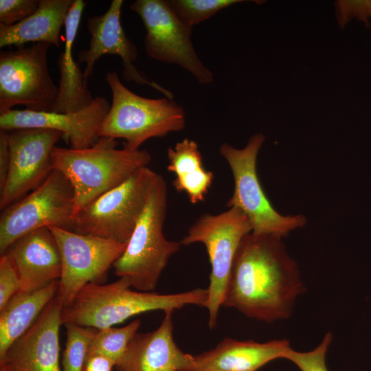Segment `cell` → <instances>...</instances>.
Returning a JSON list of instances; mask_svg holds the SVG:
<instances>
[{
	"mask_svg": "<svg viewBox=\"0 0 371 371\" xmlns=\"http://www.w3.org/2000/svg\"><path fill=\"white\" fill-rule=\"evenodd\" d=\"M302 291L297 265L282 237L251 232L235 255L222 306L272 322L289 317Z\"/></svg>",
	"mask_w": 371,
	"mask_h": 371,
	"instance_id": "6da1fadb",
	"label": "cell"
},
{
	"mask_svg": "<svg viewBox=\"0 0 371 371\" xmlns=\"http://www.w3.org/2000/svg\"><path fill=\"white\" fill-rule=\"evenodd\" d=\"M126 277L107 284H88L72 302L63 308L62 325L72 323L80 326L100 330L122 323L131 317L151 311L165 313L187 305L205 307L207 289L173 293L132 291Z\"/></svg>",
	"mask_w": 371,
	"mask_h": 371,
	"instance_id": "7a4b0ae2",
	"label": "cell"
},
{
	"mask_svg": "<svg viewBox=\"0 0 371 371\" xmlns=\"http://www.w3.org/2000/svg\"><path fill=\"white\" fill-rule=\"evenodd\" d=\"M116 140L101 137L87 148L55 146L53 149V168L65 175L74 188V216L85 205L150 162L152 157L146 150L117 149Z\"/></svg>",
	"mask_w": 371,
	"mask_h": 371,
	"instance_id": "3957f363",
	"label": "cell"
},
{
	"mask_svg": "<svg viewBox=\"0 0 371 371\" xmlns=\"http://www.w3.org/2000/svg\"><path fill=\"white\" fill-rule=\"evenodd\" d=\"M105 80L112 102L98 129L100 137L123 139L124 148L137 150L150 138L163 137L185 128V111L173 100L137 95L122 84L115 71L107 72Z\"/></svg>",
	"mask_w": 371,
	"mask_h": 371,
	"instance_id": "277c9868",
	"label": "cell"
},
{
	"mask_svg": "<svg viewBox=\"0 0 371 371\" xmlns=\"http://www.w3.org/2000/svg\"><path fill=\"white\" fill-rule=\"evenodd\" d=\"M166 208V184L157 174L126 249L113 265L115 275L128 278L137 291H154L170 258L180 249L179 242L164 235Z\"/></svg>",
	"mask_w": 371,
	"mask_h": 371,
	"instance_id": "5b68a950",
	"label": "cell"
},
{
	"mask_svg": "<svg viewBox=\"0 0 371 371\" xmlns=\"http://www.w3.org/2000/svg\"><path fill=\"white\" fill-rule=\"evenodd\" d=\"M265 137L252 135L241 149L223 143L219 152L232 172L234 189L227 205L240 210L249 219L252 233L284 237L290 232L303 227L306 218L302 214L284 216L277 212L267 199L259 181L256 160Z\"/></svg>",
	"mask_w": 371,
	"mask_h": 371,
	"instance_id": "8992f818",
	"label": "cell"
},
{
	"mask_svg": "<svg viewBox=\"0 0 371 371\" xmlns=\"http://www.w3.org/2000/svg\"><path fill=\"white\" fill-rule=\"evenodd\" d=\"M157 173L142 168L82 207L72 231L127 244L145 208Z\"/></svg>",
	"mask_w": 371,
	"mask_h": 371,
	"instance_id": "52a82bcc",
	"label": "cell"
},
{
	"mask_svg": "<svg viewBox=\"0 0 371 371\" xmlns=\"http://www.w3.org/2000/svg\"><path fill=\"white\" fill-rule=\"evenodd\" d=\"M251 232L245 214L238 208L232 207L218 214L202 215L179 241L183 245L201 243L206 248L211 272L205 307L209 312L208 325L211 329L217 323L238 248L242 239Z\"/></svg>",
	"mask_w": 371,
	"mask_h": 371,
	"instance_id": "ba28073f",
	"label": "cell"
},
{
	"mask_svg": "<svg viewBox=\"0 0 371 371\" xmlns=\"http://www.w3.org/2000/svg\"><path fill=\"white\" fill-rule=\"evenodd\" d=\"M74 191L69 180L54 169L23 199L4 209L0 216V254L23 235L43 227L72 231Z\"/></svg>",
	"mask_w": 371,
	"mask_h": 371,
	"instance_id": "9c48e42d",
	"label": "cell"
},
{
	"mask_svg": "<svg viewBox=\"0 0 371 371\" xmlns=\"http://www.w3.org/2000/svg\"><path fill=\"white\" fill-rule=\"evenodd\" d=\"M47 43L0 53V114L16 105L27 110L51 112L58 87L50 76Z\"/></svg>",
	"mask_w": 371,
	"mask_h": 371,
	"instance_id": "30bf717a",
	"label": "cell"
},
{
	"mask_svg": "<svg viewBox=\"0 0 371 371\" xmlns=\"http://www.w3.org/2000/svg\"><path fill=\"white\" fill-rule=\"evenodd\" d=\"M53 234L61 258V275L55 297L65 308L88 284H102L127 244L92 235L80 234L57 227Z\"/></svg>",
	"mask_w": 371,
	"mask_h": 371,
	"instance_id": "8fae6325",
	"label": "cell"
},
{
	"mask_svg": "<svg viewBox=\"0 0 371 371\" xmlns=\"http://www.w3.org/2000/svg\"><path fill=\"white\" fill-rule=\"evenodd\" d=\"M130 9L143 22L146 29L144 48L149 57L177 65L201 84L213 82L212 72L200 60L192 45V28L175 13L167 1L136 0Z\"/></svg>",
	"mask_w": 371,
	"mask_h": 371,
	"instance_id": "7c38bea8",
	"label": "cell"
},
{
	"mask_svg": "<svg viewBox=\"0 0 371 371\" xmlns=\"http://www.w3.org/2000/svg\"><path fill=\"white\" fill-rule=\"evenodd\" d=\"M10 164L0 190V208L4 210L40 186L54 170L52 153L62 137L60 131L45 128H18L7 131Z\"/></svg>",
	"mask_w": 371,
	"mask_h": 371,
	"instance_id": "4fadbf2b",
	"label": "cell"
},
{
	"mask_svg": "<svg viewBox=\"0 0 371 371\" xmlns=\"http://www.w3.org/2000/svg\"><path fill=\"white\" fill-rule=\"evenodd\" d=\"M124 1L113 0L102 15L87 18V27L90 35L89 47L78 53V63H85L83 72L86 81L92 75L96 61L105 54L118 56L122 62V77L127 82L149 85L173 100V93L154 81H150L137 70L133 63L138 52L135 44L126 36L120 16Z\"/></svg>",
	"mask_w": 371,
	"mask_h": 371,
	"instance_id": "5bb4252c",
	"label": "cell"
},
{
	"mask_svg": "<svg viewBox=\"0 0 371 371\" xmlns=\"http://www.w3.org/2000/svg\"><path fill=\"white\" fill-rule=\"evenodd\" d=\"M110 106L106 98L98 96L87 107L71 113L11 109L0 114V130H55L62 133L69 148L84 149L93 146L100 138L98 129Z\"/></svg>",
	"mask_w": 371,
	"mask_h": 371,
	"instance_id": "9a60e30c",
	"label": "cell"
},
{
	"mask_svg": "<svg viewBox=\"0 0 371 371\" xmlns=\"http://www.w3.org/2000/svg\"><path fill=\"white\" fill-rule=\"evenodd\" d=\"M63 306L54 298L0 357L3 371H62L59 331Z\"/></svg>",
	"mask_w": 371,
	"mask_h": 371,
	"instance_id": "2e32d148",
	"label": "cell"
},
{
	"mask_svg": "<svg viewBox=\"0 0 371 371\" xmlns=\"http://www.w3.org/2000/svg\"><path fill=\"white\" fill-rule=\"evenodd\" d=\"M172 312L165 313L155 330L135 334L114 366L117 371L192 370L194 356L181 351L173 339Z\"/></svg>",
	"mask_w": 371,
	"mask_h": 371,
	"instance_id": "e0dca14e",
	"label": "cell"
},
{
	"mask_svg": "<svg viewBox=\"0 0 371 371\" xmlns=\"http://www.w3.org/2000/svg\"><path fill=\"white\" fill-rule=\"evenodd\" d=\"M4 254L16 270L21 291H34L60 278V255L48 227L38 228L20 237Z\"/></svg>",
	"mask_w": 371,
	"mask_h": 371,
	"instance_id": "ac0fdd59",
	"label": "cell"
},
{
	"mask_svg": "<svg viewBox=\"0 0 371 371\" xmlns=\"http://www.w3.org/2000/svg\"><path fill=\"white\" fill-rule=\"evenodd\" d=\"M289 348L286 339L259 343L226 338L213 349L194 356L192 371H256L282 358Z\"/></svg>",
	"mask_w": 371,
	"mask_h": 371,
	"instance_id": "d6986e66",
	"label": "cell"
},
{
	"mask_svg": "<svg viewBox=\"0 0 371 371\" xmlns=\"http://www.w3.org/2000/svg\"><path fill=\"white\" fill-rule=\"evenodd\" d=\"M87 3L74 0L65 23L64 49L58 58L60 71L57 97L51 112L71 113L89 106L94 100L79 63L73 57V45Z\"/></svg>",
	"mask_w": 371,
	"mask_h": 371,
	"instance_id": "ffe728a7",
	"label": "cell"
},
{
	"mask_svg": "<svg viewBox=\"0 0 371 371\" xmlns=\"http://www.w3.org/2000/svg\"><path fill=\"white\" fill-rule=\"evenodd\" d=\"M74 0H39L37 10L22 21L0 24V47L47 43L59 47L60 30Z\"/></svg>",
	"mask_w": 371,
	"mask_h": 371,
	"instance_id": "44dd1931",
	"label": "cell"
},
{
	"mask_svg": "<svg viewBox=\"0 0 371 371\" xmlns=\"http://www.w3.org/2000/svg\"><path fill=\"white\" fill-rule=\"evenodd\" d=\"M58 280L41 289L20 291L0 311V357L38 317L56 296Z\"/></svg>",
	"mask_w": 371,
	"mask_h": 371,
	"instance_id": "7402d4cb",
	"label": "cell"
},
{
	"mask_svg": "<svg viewBox=\"0 0 371 371\" xmlns=\"http://www.w3.org/2000/svg\"><path fill=\"white\" fill-rule=\"evenodd\" d=\"M168 170L175 175L172 186L178 192L185 193L190 203L203 202L214 179L212 172L203 166L197 143L188 138L168 148Z\"/></svg>",
	"mask_w": 371,
	"mask_h": 371,
	"instance_id": "603a6c76",
	"label": "cell"
},
{
	"mask_svg": "<svg viewBox=\"0 0 371 371\" xmlns=\"http://www.w3.org/2000/svg\"><path fill=\"white\" fill-rule=\"evenodd\" d=\"M140 325L141 321L135 319L121 328L109 327L97 330L89 344L86 359L102 355L110 359L115 366Z\"/></svg>",
	"mask_w": 371,
	"mask_h": 371,
	"instance_id": "cb8c5ba5",
	"label": "cell"
},
{
	"mask_svg": "<svg viewBox=\"0 0 371 371\" xmlns=\"http://www.w3.org/2000/svg\"><path fill=\"white\" fill-rule=\"evenodd\" d=\"M62 371H82L91 340L97 329L69 323Z\"/></svg>",
	"mask_w": 371,
	"mask_h": 371,
	"instance_id": "d4e9b609",
	"label": "cell"
},
{
	"mask_svg": "<svg viewBox=\"0 0 371 371\" xmlns=\"http://www.w3.org/2000/svg\"><path fill=\"white\" fill-rule=\"evenodd\" d=\"M171 9L188 26L209 19L220 10L240 0H168Z\"/></svg>",
	"mask_w": 371,
	"mask_h": 371,
	"instance_id": "484cf974",
	"label": "cell"
},
{
	"mask_svg": "<svg viewBox=\"0 0 371 371\" xmlns=\"http://www.w3.org/2000/svg\"><path fill=\"white\" fill-rule=\"evenodd\" d=\"M331 341L332 335L329 332L313 350L301 352L290 347L284 352L282 358L293 362L301 371H328L325 359Z\"/></svg>",
	"mask_w": 371,
	"mask_h": 371,
	"instance_id": "4316f807",
	"label": "cell"
},
{
	"mask_svg": "<svg viewBox=\"0 0 371 371\" xmlns=\"http://www.w3.org/2000/svg\"><path fill=\"white\" fill-rule=\"evenodd\" d=\"M38 0H0V24L12 25L32 15L38 8Z\"/></svg>",
	"mask_w": 371,
	"mask_h": 371,
	"instance_id": "83f0119b",
	"label": "cell"
},
{
	"mask_svg": "<svg viewBox=\"0 0 371 371\" xmlns=\"http://www.w3.org/2000/svg\"><path fill=\"white\" fill-rule=\"evenodd\" d=\"M20 291L21 282L16 270L9 257L3 254L0 257V311Z\"/></svg>",
	"mask_w": 371,
	"mask_h": 371,
	"instance_id": "f1b7e54d",
	"label": "cell"
},
{
	"mask_svg": "<svg viewBox=\"0 0 371 371\" xmlns=\"http://www.w3.org/2000/svg\"><path fill=\"white\" fill-rule=\"evenodd\" d=\"M10 164L8 132L0 130V190L5 182Z\"/></svg>",
	"mask_w": 371,
	"mask_h": 371,
	"instance_id": "f546056e",
	"label": "cell"
},
{
	"mask_svg": "<svg viewBox=\"0 0 371 371\" xmlns=\"http://www.w3.org/2000/svg\"><path fill=\"white\" fill-rule=\"evenodd\" d=\"M113 363L102 355H94L86 359L82 371H112Z\"/></svg>",
	"mask_w": 371,
	"mask_h": 371,
	"instance_id": "4dcf8cb0",
	"label": "cell"
},
{
	"mask_svg": "<svg viewBox=\"0 0 371 371\" xmlns=\"http://www.w3.org/2000/svg\"><path fill=\"white\" fill-rule=\"evenodd\" d=\"M354 5V14L363 18L364 16H371V1H357Z\"/></svg>",
	"mask_w": 371,
	"mask_h": 371,
	"instance_id": "1f68e13d",
	"label": "cell"
},
{
	"mask_svg": "<svg viewBox=\"0 0 371 371\" xmlns=\"http://www.w3.org/2000/svg\"><path fill=\"white\" fill-rule=\"evenodd\" d=\"M0 371H3V370H0Z\"/></svg>",
	"mask_w": 371,
	"mask_h": 371,
	"instance_id": "d6a6232c",
	"label": "cell"
}]
</instances>
